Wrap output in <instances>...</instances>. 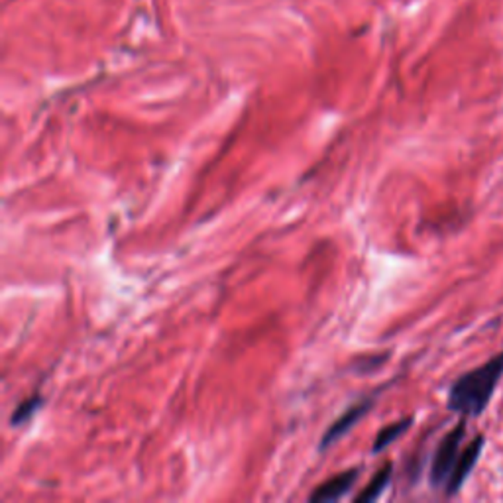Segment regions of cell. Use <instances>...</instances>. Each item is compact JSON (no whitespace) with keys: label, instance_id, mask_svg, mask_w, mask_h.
<instances>
[{"label":"cell","instance_id":"2","mask_svg":"<svg viewBox=\"0 0 503 503\" xmlns=\"http://www.w3.org/2000/svg\"><path fill=\"white\" fill-rule=\"evenodd\" d=\"M466 435V421H462L454 427L452 430L442 437L439 447L433 454V464H430V486L433 488H445L449 478L454 470V464H457L460 457V445Z\"/></svg>","mask_w":503,"mask_h":503},{"label":"cell","instance_id":"1","mask_svg":"<svg viewBox=\"0 0 503 503\" xmlns=\"http://www.w3.org/2000/svg\"><path fill=\"white\" fill-rule=\"evenodd\" d=\"M503 378V352L489 358L484 366H478L462 374L450 386L449 409L464 417H480L492 401L498 383Z\"/></svg>","mask_w":503,"mask_h":503},{"label":"cell","instance_id":"8","mask_svg":"<svg viewBox=\"0 0 503 503\" xmlns=\"http://www.w3.org/2000/svg\"><path fill=\"white\" fill-rule=\"evenodd\" d=\"M42 403H44V398H40V395H32V398H28L26 401H22V403L16 407V409H15V413H12V417H10V425H12V427H20V425H24V423H28L30 419H32L35 413H38V409L42 407Z\"/></svg>","mask_w":503,"mask_h":503},{"label":"cell","instance_id":"3","mask_svg":"<svg viewBox=\"0 0 503 503\" xmlns=\"http://www.w3.org/2000/svg\"><path fill=\"white\" fill-rule=\"evenodd\" d=\"M484 445H486V439L480 435V437H476L472 442H468V445L464 447V450H460V457H459L457 464H454V470L445 486L447 496L459 494V489L464 486L466 480H468L474 466L478 464V460H480Z\"/></svg>","mask_w":503,"mask_h":503},{"label":"cell","instance_id":"4","mask_svg":"<svg viewBox=\"0 0 503 503\" xmlns=\"http://www.w3.org/2000/svg\"><path fill=\"white\" fill-rule=\"evenodd\" d=\"M372 405H374V399H362V401H358L356 405H352L350 409H346L337 421H334L329 429H327V433L322 435L321 442H319V450L321 452H325L327 449H330L332 445H337V442L346 435V433H350L352 427L360 421V419L372 409Z\"/></svg>","mask_w":503,"mask_h":503},{"label":"cell","instance_id":"5","mask_svg":"<svg viewBox=\"0 0 503 503\" xmlns=\"http://www.w3.org/2000/svg\"><path fill=\"white\" fill-rule=\"evenodd\" d=\"M358 478H360V468L344 470V472H340L337 476H332L330 480L322 482L315 489V492L309 496V499L311 501H334V499H340V498H344L354 488V484L358 482Z\"/></svg>","mask_w":503,"mask_h":503},{"label":"cell","instance_id":"7","mask_svg":"<svg viewBox=\"0 0 503 503\" xmlns=\"http://www.w3.org/2000/svg\"><path fill=\"white\" fill-rule=\"evenodd\" d=\"M413 423V417H407V419H401V421H395L388 427H383L380 433L376 435V440H374V447H372V452H381V450H386L391 442L398 440L407 429L411 427Z\"/></svg>","mask_w":503,"mask_h":503},{"label":"cell","instance_id":"6","mask_svg":"<svg viewBox=\"0 0 503 503\" xmlns=\"http://www.w3.org/2000/svg\"><path fill=\"white\" fill-rule=\"evenodd\" d=\"M391 470H393L391 462L383 464V466H381V470L372 478V480H370V482L366 484V488H364L362 492L358 494L354 499H356L358 503H360V501H374V499H378L383 492H386V488H388V484H390V480H391Z\"/></svg>","mask_w":503,"mask_h":503}]
</instances>
